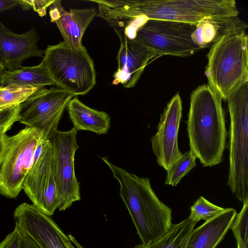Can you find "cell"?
<instances>
[{
	"label": "cell",
	"mask_w": 248,
	"mask_h": 248,
	"mask_svg": "<svg viewBox=\"0 0 248 248\" xmlns=\"http://www.w3.org/2000/svg\"><path fill=\"white\" fill-rule=\"evenodd\" d=\"M97 16L115 31H122L134 20L160 19L196 25L211 16H238L234 0H94Z\"/></svg>",
	"instance_id": "1"
},
{
	"label": "cell",
	"mask_w": 248,
	"mask_h": 248,
	"mask_svg": "<svg viewBox=\"0 0 248 248\" xmlns=\"http://www.w3.org/2000/svg\"><path fill=\"white\" fill-rule=\"evenodd\" d=\"M222 99L207 85L191 94L186 121L190 150L203 167L223 160L227 132Z\"/></svg>",
	"instance_id": "2"
},
{
	"label": "cell",
	"mask_w": 248,
	"mask_h": 248,
	"mask_svg": "<svg viewBox=\"0 0 248 248\" xmlns=\"http://www.w3.org/2000/svg\"><path fill=\"white\" fill-rule=\"evenodd\" d=\"M120 184V196L127 208L142 244L148 245L172 226V211L153 191L148 178L140 177L101 157Z\"/></svg>",
	"instance_id": "3"
},
{
	"label": "cell",
	"mask_w": 248,
	"mask_h": 248,
	"mask_svg": "<svg viewBox=\"0 0 248 248\" xmlns=\"http://www.w3.org/2000/svg\"><path fill=\"white\" fill-rule=\"evenodd\" d=\"M248 35L243 31L216 42L207 55L208 85L222 100L248 81Z\"/></svg>",
	"instance_id": "4"
},
{
	"label": "cell",
	"mask_w": 248,
	"mask_h": 248,
	"mask_svg": "<svg viewBox=\"0 0 248 248\" xmlns=\"http://www.w3.org/2000/svg\"><path fill=\"white\" fill-rule=\"evenodd\" d=\"M230 117L227 185L241 202H248V81L227 100Z\"/></svg>",
	"instance_id": "5"
},
{
	"label": "cell",
	"mask_w": 248,
	"mask_h": 248,
	"mask_svg": "<svg viewBox=\"0 0 248 248\" xmlns=\"http://www.w3.org/2000/svg\"><path fill=\"white\" fill-rule=\"evenodd\" d=\"M42 62L57 87L75 96L88 93L96 84L94 65L84 46L72 48L64 42L49 45Z\"/></svg>",
	"instance_id": "6"
},
{
	"label": "cell",
	"mask_w": 248,
	"mask_h": 248,
	"mask_svg": "<svg viewBox=\"0 0 248 248\" xmlns=\"http://www.w3.org/2000/svg\"><path fill=\"white\" fill-rule=\"evenodd\" d=\"M196 25L160 19H148L136 30L134 39L156 56L186 57L202 49L192 40Z\"/></svg>",
	"instance_id": "7"
},
{
	"label": "cell",
	"mask_w": 248,
	"mask_h": 248,
	"mask_svg": "<svg viewBox=\"0 0 248 248\" xmlns=\"http://www.w3.org/2000/svg\"><path fill=\"white\" fill-rule=\"evenodd\" d=\"M44 137L41 131L28 127L9 137L7 150L0 168L1 195L8 198L18 195L33 164L34 150Z\"/></svg>",
	"instance_id": "8"
},
{
	"label": "cell",
	"mask_w": 248,
	"mask_h": 248,
	"mask_svg": "<svg viewBox=\"0 0 248 248\" xmlns=\"http://www.w3.org/2000/svg\"><path fill=\"white\" fill-rule=\"evenodd\" d=\"M74 96L58 87L39 89L19 105L18 121L41 131L48 139L58 130L62 113Z\"/></svg>",
	"instance_id": "9"
},
{
	"label": "cell",
	"mask_w": 248,
	"mask_h": 248,
	"mask_svg": "<svg viewBox=\"0 0 248 248\" xmlns=\"http://www.w3.org/2000/svg\"><path fill=\"white\" fill-rule=\"evenodd\" d=\"M78 132L73 128L67 131L58 130L48 138L52 150L53 170L60 205L59 211L69 208L80 200V186L75 174V155L79 148Z\"/></svg>",
	"instance_id": "10"
},
{
	"label": "cell",
	"mask_w": 248,
	"mask_h": 248,
	"mask_svg": "<svg viewBox=\"0 0 248 248\" xmlns=\"http://www.w3.org/2000/svg\"><path fill=\"white\" fill-rule=\"evenodd\" d=\"M32 204L48 216L59 209L60 201L53 170L52 150L48 139L38 159L32 165L23 188Z\"/></svg>",
	"instance_id": "11"
},
{
	"label": "cell",
	"mask_w": 248,
	"mask_h": 248,
	"mask_svg": "<svg viewBox=\"0 0 248 248\" xmlns=\"http://www.w3.org/2000/svg\"><path fill=\"white\" fill-rule=\"evenodd\" d=\"M182 110V101L177 93L169 102L161 113L157 131L151 139L152 150L157 162L166 171L182 155L178 143Z\"/></svg>",
	"instance_id": "12"
},
{
	"label": "cell",
	"mask_w": 248,
	"mask_h": 248,
	"mask_svg": "<svg viewBox=\"0 0 248 248\" xmlns=\"http://www.w3.org/2000/svg\"><path fill=\"white\" fill-rule=\"evenodd\" d=\"M13 216L15 225L40 248H69L70 239L50 216L34 205L26 202L20 204Z\"/></svg>",
	"instance_id": "13"
},
{
	"label": "cell",
	"mask_w": 248,
	"mask_h": 248,
	"mask_svg": "<svg viewBox=\"0 0 248 248\" xmlns=\"http://www.w3.org/2000/svg\"><path fill=\"white\" fill-rule=\"evenodd\" d=\"M117 34L121 45L116 57L118 67L112 84H121L131 88L135 86L148 62L156 55L136 39H130L123 33Z\"/></svg>",
	"instance_id": "14"
},
{
	"label": "cell",
	"mask_w": 248,
	"mask_h": 248,
	"mask_svg": "<svg viewBox=\"0 0 248 248\" xmlns=\"http://www.w3.org/2000/svg\"><path fill=\"white\" fill-rule=\"evenodd\" d=\"M39 39L34 27L27 32L16 34L0 21V56L6 70L21 68L22 62L30 57H43L45 51L38 46Z\"/></svg>",
	"instance_id": "15"
},
{
	"label": "cell",
	"mask_w": 248,
	"mask_h": 248,
	"mask_svg": "<svg viewBox=\"0 0 248 248\" xmlns=\"http://www.w3.org/2000/svg\"><path fill=\"white\" fill-rule=\"evenodd\" d=\"M49 8L50 21L57 25L63 42L72 48L83 47V35L96 16V10L92 7L70 9L69 11H67L62 6L60 0H54Z\"/></svg>",
	"instance_id": "16"
},
{
	"label": "cell",
	"mask_w": 248,
	"mask_h": 248,
	"mask_svg": "<svg viewBox=\"0 0 248 248\" xmlns=\"http://www.w3.org/2000/svg\"><path fill=\"white\" fill-rule=\"evenodd\" d=\"M248 24L238 16L207 17L196 25L191 38L202 49L223 37L245 31Z\"/></svg>",
	"instance_id": "17"
},
{
	"label": "cell",
	"mask_w": 248,
	"mask_h": 248,
	"mask_svg": "<svg viewBox=\"0 0 248 248\" xmlns=\"http://www.w3.org/2000/svg\"><path fill=\"white\" fill-rule=\"evenodd\" d=\"M236 214L234 209L227 208L222 214L193 229L186 248H216L225 237Z\"/></svg>",
	"instance_id": "18"
},
{
	"label": "cell",
	"mask_w": 248,
	"mask_h": 248,
	"mask_svg": "<svg viewBox=\"0 0 248 248\" xmlns=\"http://www.w3.org/2000/svg\"><path fill=\"white\" fill-rule=\"evenodd\" d=\"M69 118L77 131L87 130L97 134L107 133L110 125V118L104 111L91 108L78 98L73 97L67 105Z\"/></svg>",
	"instance_id": "19"
},
{
	"label": "cell",
	"mask_w": 248,
	"mask_h": 248,
	"mask_svg": "<svg viewBox=\"0 0 248 248\" xmlns=\"http://www.w3.org/2000/svg\"><path fill=\"white\" fill-rule=\"evenodd\" d=\"M0 84L1 86L14 85L38 89L55 85L42 61L36 66H22L13 71L6 70L1 76Z\"/></svg>",
	"instance_id": "20"
},
{
	"label": "cell",
	"mask_w": 248,
	"mask_h": 248,
	"mask_svg": "<svg viewBox=\"0 0 248 248\" xmlns=\"http://www.w3.org/2000/svg\"><path fill=\"white\" fill-rule=\"evenodd\" d=\"M195 224L188 217L172 224L169 231L157 240L148 245H137L134 248H186Z\"/></svg>",
	"instance_id": "21"
},
{
	"label": "cell",
	"mask_w": 248,
	"mask_h": 248,
	"mask_svg": "<svg viewBox=\"0 0 248 248\" xmlns=\"http://www.w3.org/2000/svg\"><path fill=\"white\" fill-rule=\"evenodd\" d=\"M196 157L190 150L179 158L167 171L165 184L176 186L196 166Z\"/></svg>",
	"instance_id": "22"
},
{
	"label": "cell",
	"mask_w": 248,
	"mask_h": 248,
	"mask_svg": "<svg viewBox=\"0 0 248 248\" xmlns=\"http://www.w3.org/2000/svg\"><path fill=\"white\" fill-rule=\"evenodd\" d=\"M38 89L14 85L0 86V109L20 104Z\"/></svg>",
	"instance_id": "23"
},
{
	"label": "cell",
	"mask_w": 248,
	"mask_h": 248,
	"mask_svg": "<svg viewBox=\"0 0 248 248\" xmlns=\"http://www.w3.org/2000/svg\"><path fill=\"white\" fill-rule=\"evenodd\" d=\"M226 209L210 202L201 196L190 207L188 218L195 223L202 219L206 221L222 214Z\"/></svg>",
	"instance_id": "24"
},
{
	"label": "cell",
	"mask_w": 248,
	"mask_h": 248,
	"mask_svg": "<svg viewBox=\"0 0 248 248\" xmlns=\"http://www.w3.org/2000/svg\"><path fill=\"white\" fill-rule=\"evenodd\" d=\"M248 202L243 203L230 229L237 242V248H248Z\"/></svg>",
	"instance_id": "25"
},
{
	"label": "cell",
	"mask_w": 248,
	"mask_h": 248,
	"mask_svg": "<svg viewBox=\"0 0 248 248\" xmlns=\"http://www.w3.org/2000/svg\"><path fill=\"white\" fill-rule=\"evenodd\" d=\"M19 105L0 109V132L6 133L18 121Z\"/></svg>",
	"instance_id": "26"
},
{
	"label": "cell",
	"mask_w": 248,
	"mask_h": 248,
	"mask_svg": "<svg viewBox=\"0 0 248 248\" xmlns=\"http://www.w3.org/2000/svg\"><path fill=\"white\" fill-rule=\"evenodd\" d=\"M54 0H16L17 5L23 10H28L32 9L38 13L39 16L43 17L46 15L48 7L53 2Z\"/></svg>",
	"instance_id": "27"
},
{
	"label": "cell",
	"mask_w": 248,
	"mask_h": 248,
	"mask_svg": "<svg viewBox=\"0 0 248 248\" xmlns=\"http://www.w3.org/2000/svg\"><path fill=\"white\" fill-rule=\"evenodd\" d=\"M22 243V232L15 225L13 231L7 234L0 243V248H21Z\"/></svg>",
	"instance_id": "28"
},
{
	"label": "cell",
	"mask_w": 248,
	"mask_h": 248,
	"mask_svg": "<svg viewBox=\"0 0 248 248\" xmlns=\"http://www.w3.org/2000/svg\"><path fill=\"white\" fill-rule=\"evenodd\" d=\"M9 136L0 132V165L2 163L8 146Z\"/></svg>",
	"instance_id": "29"
},
{
	"label": "cell",
	"mask_w": 248,
	"mask_h": 248,
	"mask_svg": "<svg viewBox=\"0 0 248 248\" xmlns=\"http://www.w3.org/2000/svg\"><path fill=\"white\" fill-rule=\"evenodd\" d=\"M21 231L22 232V243L21 248H40L25 232L22 230Z\"/></svg>",
	"instance_id": "30"
},
{
	"label": "cell",
	"mask_w": 248,
	"mask_h": 248,
	"mask_svg": "<svg viewBox=\"0 0 248 248\" xmlns=\"http://www.w3.org/2000/svg\"><path fill=\"white\" fill-rule=\"evenodd\" d=\"M18 5L16 0H0V13Z\"/></svg>",
	"instance_id": "31"
},
{
	"label": "cell",
	"mask_w": 248,
	"mask_h": 248,
	"mask_svg": "<svg viewBox=\"0 0 248 248\" xmlns=\"http://www.w3.org/2000/svg\"><path fill=\"white\" fill-rule=\"evenodd\" d=\"M6 69L3 64V63L1 61V60H0V78H1V75L3 74V73L6 71Z\"/></svg>",
	"instance_id": "32"
}]
</instances>
